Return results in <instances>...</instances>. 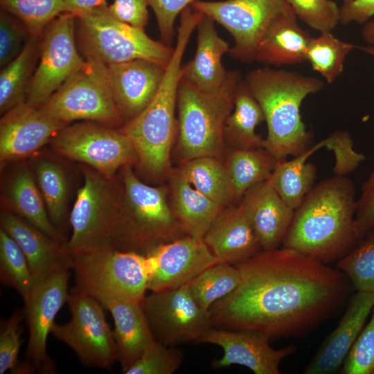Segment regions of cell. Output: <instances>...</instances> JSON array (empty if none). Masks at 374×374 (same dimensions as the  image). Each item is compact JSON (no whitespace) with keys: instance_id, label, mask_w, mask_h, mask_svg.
I'll use <instances>...</instances> for the list:
<instances>
[{"instance_id":"24","label":"cell","mask_w":374,"mask_h":374,"mask_svg":"<svg viewBox=\"0 0 374 374\" xmlns=\"http://www.w3.org/2000/svg\"><path fill=\"white\" fill-rule=\"evenodd\" d=\"M197 46L193 57L181 68V79L200 91H219L228 76L222 57L231 47L217 33L214 21L204 15L198 24Z\"/></svg>"},{"instance_id":"5","label":"cell","mask_w":374,"mask_h":374,"mask_svg":"<svg viewBox=\"0 0 374 374\" xmlns=\"http://www.w3.org/2000/svg\"><path fill=\"white\" fill-rule=\"evenodd\" d=\"M122 170L124 193L113 248L145 255L159 244L187 235L168 204L166 188L143 183L131 164Z\"/></svg>"},{"instance_id":"9","label":"cell","mask_w":374,"mask_h":374,"mask_svg":"<svg viewBox=\"0 0 374 374\" xmlns=\"http://www.w3.org/2000/svg\"><path fill=\"white\" fill-rule=\"evenodd\" d=\"M38 108L66 124L84 120L112 127L123 119L113 96L107 65L92 59H85L83 65Z\"/></svg>"},{"instance_id":"19","label":"cell","mask_w":374,"mask_h":374,"mask_svg":"<svg viewBox=\"0 0 374 374\" xmlns=\"http://www.w3.org/2000/svg\"><path fill=\"white\" fill-rule=\"evenodd\" d=\"M66 125L26 101L13 107L0 121L1 165L31 155Z\"/></svg>"},{"instance_id":"42","label":"cell","mask_w":374,"mask_h":374,"mask_svg":"<svg viewBox=\"0 0 374 374\" xmlns=\"http://www.w3.org/2000/svg\"><path fill=\"white\" fill-rule=\"evenodd\" d=\"M296 17L311 28L332 31L340 23V8L332 0H286Z\"/></svg>"},{"instance_id":"44","label":"cell","mask_w":374,"mask_h":374,"mask_svg":"<svg viewBox=\"0 0 374 374\" xmlns=\"http://www.w3.org/2000/svg\"><path fill=\"white\" fill-rule=\"evenodd\" d=\"M25 317L23 310H15L1 321L0 330V374L8 371L18 373L21 362L18 355L21 345L20 323Z\"/></svg>"},{"instance_id":"8","label":"cell","mask_w":374,"mask_h":374,"mask_svg":"<svg viewBox=\"0 0 374 374\" xmlns=\"http://www.w3.org/2000/svg\"><path fill=\"white\" fill-rule=\"evenodd\" d=\"M73 291L100 302L121 299L141 303L148 290L150 268L145 255L106 248L71 255Z\"/></svg>"},{"instance_id":"48","label":"cell","mask_w":374,"mask_h":374,"mask_svg":"<svg viewBox=\"0 0 374 374\" xmlns=\"http://www.w3.org/2000/svg\"><path fill=\"white\" fill-rule=\"evenodd\" d=\"M147 0H114L107 6L115 19L134 27L144 28L149 19Z\"/></svg>"},{"instance_id":"2","label":"cell","mask_w":374,"mask_h":374,"mask_svg":"<svg viewBox=\"0 0 374 374\" xmlns=\"http://www.w3.org/2000/svg\"><path fill=\"white\" fill-rule=\"evenodd\" d=\"M355 187L337 175L316 186L294 210L281 247L325 264L338 261L360 240L355 231Z\"/></svg>"},{"instance_id":"15","label":"cell","mask_w":374,"mask_h":374,"mask_svg":"<svg viewBox=\"0 0 374 374\" xmlns=\"http://www.w3.org/2000/svg\"><path fill=\"white\" fill-rule=\"evenodd\" d=\"M75 17L63 12L46 28L26 102L40 107L84 63L75 42Z\"/></svg>"},{"instance_id":"31","label":"cell","mask_w":374,"mask_h":374,"mask_svg":"<svg viewBox=\"0 0 374 374\" xmlns=\"http://www.w3.org/2000/svg\"><path fill=\"white\" fill-rule=\"evenodd\" d=\"M278 161L265 148H234L226 165L234 199L240 202L249 188L267 180Z\"/></svg>"},{"instance_id":"36","label":"cell","mask_w":374,"mask_h":374,"mask_svg":"<svg viewBox=\"0 0 374 374\" xmlns=\"http://www.w3.org/2000/svg\"><path fill=\"white\" fill-rule=\"evenodd\" d=\"M355 48L354 44L335 37L332 31L320 33L310 39L306 61L313 71L331 84L344 72L346 58Z\"/></svg>"},{"instance_id":"40","label":"cell","mask_w":374,"mask_h":374,"mask_svg":"<svg viewBox=\"0 0 374 374\" xmlns=\"http://www.w3.org/2000/svg\"><path fill=\"white\" fill-rule=\"evenodd\" d=\"M356 291L374 292V231L362 238L337 262Z\"/></svg>"},{"instance_id":"47","label":"cell","mask_w":374,"mask_h":374,"mask_svg":"<svg viewBox=\"0 0 374 374\" xmlns=\"http://www.w3.org/2000/svg\"><path fill=\"white\" fill-rule=\"evenodd\" d=\"M355 228L359 240L374 231V169L362 188L357 199Z\"/></svg>"},{"instance_id":"13","label":"cell","mask_w":374,"mask_h":374,"mask_svg":"<svg viewBox=\"0 0 374 374\" xmlns=\"http://www.w3.org/2000/svg\"><path fill=\"white\" fill-rule=\"evenodd\" d=\"M190 6L230 33L234 44L229 54L245 64L255 62L258 44L271 21L291 8L286 0H197Z\"/></svg>"},{"instance_id":"29","label":"cell","mask_w":374,"mask_h":374,"mask_svg":"<svg viewBox=\"0 0 374 374\" xmlns=\"http://www.w3.org/2000/svg\"><path fill=\"white\" fill-rule=\"evenodd\" d=\"M265 121L263 112L244 82L240 83L234 106L224 129V138L234 148H264L265 139L256 132V127Z\"/></svg>"},{"instance_id":"41","label":"cell","mask_w":374,"mask_h":374,"mask_svg":"<svg viewBox=\"0 0 374 374\" xmlns=\"http://www.w3.org/2000/svg\"><path fill=\"white\" fill-rule=\"evenodd\" d=\"M183 359L181 350L154 341L125 373L172 374L179 369Z\"/></svg>"},{"instance_id":"49","label":"cell","mask_w":374,"mask_h":374,"mask_svg":"<svg viewBox=\"0 0 374 374\" xmlns=\"http://www.w3.org/2000/svg\"><path fill=\"white\" fill-rule=\"evenodd\" d=\"M374 17V0H353L340 7V23L363 24Z\"/></svg>"},{"instance_id":"27","label":"cell","mask_w":374,"mask_h":374,"mask_svg":"<svg viewBox=\"0 0 374 374\" xmlns=\"http://www.w3.org/2000/svg\"><path fill=\"white\" fill-rule=\"evenodd\" d=\"M100 303L114 319L118 361L125 373L155 339L141 303L121 299H107Z\"/></svg>"},{"instance_id":"37","label":"cell","mask_w":374,"mask_h":374,"mask_svg":"<svg viewBox=\"0 0 374 374\" xmlns=\"http://www.w3.org/2000/svg\"><path fill=\"white\" fill-rule=\"evenodd\" d=\"M0 280L15 289L25 302L30 296L35 281L22 250L3 229H0Z\"/></svg>"},{"instance_id":"34","label":"cell","mask_w":374,"mask_h":374,"mask_svg":"<svg viewBox=\"0 0 374 374\" xmlns=\"http://www.w3.org/2000/svg\"><path fill=\"white\" fill-rule=\"evenodd\" d=\"M198 191L225 208L234 199L226 166L215 157H199L185 161L179 168Z\"/></svg>"},{"instance_id":"16","label":"cell","mask_w":374,"mask_h":374,"mask_svg":"<svg viewBox=\"0 0 374 374\" xmlns=\"http://www.w3.org/2000/svg\"><path fill=\"white\" fill-rule=\"evenodd\" d=\"M69 265L62 266L43 280L35 282L24 302V315L28 328V340L24 362L29 373H55L53 360L47 353L46 344L55 318L67 302Z\"/></svg>"},{"instance_id":"17","label":"cell","mask_w":374,"mask_h":374,"mask_svg":"<svg viewBox=\"0 0 374 374\" xmlns=\"http://www.w3.org/2000/svg\"><path fill=\"white\" fill-rule=\"evenodd\" d=\"M148 290L157 292L188 283L206 268L220 262L203 239L186 235L150 250Z\"/></svg>"},{"instance_id":"23","label":"cell","mask_w":374,"mask_h":374,"mask_svg":"<svg viewBox=\"0 0 374 374\" xmlns=\"http://www.w3.org/2000/svg\"><path fill=\"white\" fill-rule=\"evenodd\" d=\"M220 262L237 265L262 250L239 204L223 208L203 238Z\"/></svg>"},{"instance_id":"32","label":"cell","mask_w":374,"mask_h":374,"mask_svg":"<svg viewBox=\"0 0 374 374\" xmlns=\"http://www.w3.org/2000/svg\"><path fill=\"white\" fill-rule=\"evenodd\" d=\"M308 150L292 160L278 161L267 179L281 199L295 210L314 186L317 167L307 162Z\"/></svg>"},{"instance_id":"26","label":"cell","mask_w":374,"mask_h":374,"mask_svg":"<svg viewBox=\"0 0 374 374\" xmlns=\"http://www.w3.org/2000/svg\"><path fill=\"white\" fill-rule=\"evenodd\" d=\"M296 19L290 8L271 21L258 44L255 62L266 66L294 65L306 62L312 36L298 24Z\"/></svg>"},{"instance_id":"18","label":"cell","mask_w":374,"mask_h":374,"mask_svg":"<svg viewBox=\"0 0 374 374\" xmlns=\"http://www.w3.org/2000/svg\"><path fill=\"white\" fill-rule=\"evenodd\" d=\"M269 339L265 334L255 330L213 327L198 343L214 344L222 348V356L212 362L214 368L240 365L255 374H278L282 361L296 348L290 345L276 349L269 345Z\"/></svg>"},{"instance_id":"10","label":"cell","mask_w":374,"mask_h":374,"mask_svg":"<svg viewBox=\"0 0 374 374\" xmlns=\"http://www.w3.org/2000/svg\"><path fill=\"white\" fill-rule=\"evenodd\" d=\"M84 182L78 190L69 222L72 233L63 244L69 255L113 248L121 199L107 179L91 168L84 167Z\"/></svg>"},{"instance_id":"22","label":"cell","mask_w":374,"mask_h":374,"mask_svg":"<svg viewBox=\"0 0 374 374\" xmlns=\"http://www.w3.org/2000/svg\"><path fill=\"white\" fill-rule=\"evenodd\" d=\"M240 204L262 250L282 246L294 210L278 195L267 180L249 188Z\"/></svg>"},{"instance_id":"25","label":"cell","mask_w":374,"mask_h":374,"mask_svg":"<svg viewBox=\"0 0 374 374\" xmlns=\"http://www.w3.org/2000/svg\"><path fill=\"white\" fill-rule=\"evenodd\" d=\"M1 228L11 236L24 253L35 282L43 280L57 268L69 265L71 258L60 240L47 235L19 215H1Z\"/></svg>"},{"instance_id":"1","label":"cell","mask_w":374,"mask_h":374,"mask_svg":"<svg viewBox=\"0 0 374 374\" xmlns=\"http://www.w3.org/2000/svg\"><path fill=\"white\" fill-rule=\"evenodd\" d=\"M235 265L240 284L210 308L213 327L255 330L270 339L310 332L344 305L352 286L337 267L284 247Z\"/></svg>"},{"instance_id":"21","label":"cell","mask_w":374,"mask_h":374,"mask_svg":"<svg viewBox=\"0 0 374 374\" xmlns=\"http://www.w3.org/2000/svg\"><path fill=\"white\" fill-rule=\"evenodd\" d=\"M107 69L116 105L123 118L129 121L151 102L161 84L166 67L139 59L109 64Z\"/></svg>"},{"instance_id":"53","label":"cell","mask_w":374,"mask_h":374,"mask_svg":"<svg viewBox=\"0 0 374 374\" xmlns=\"http://www.w3.org/2000/svg\"><path fill=\"white\" fill-rule=\"evenodd\" d=\"M342 1H343V3H346L350 2L353 0H342Z\"/></svg>"},{"instance_id":"45","label":"cell","mask_w":374,"mask_h":374,"mask_svg":"<svg viewBox=\"0 0 374 374\" xmlns=\"http://www.w3.org/2000/svg\"><path fill=\"white\" fill-rule=\"evenodd\" d=\"M30 35L17 17L2 10L0 14V65H6L21 51Z\"/></svg>"},{"instance_id":"50","label":"cell","mask_w":374,"mask_h":374,"mask_svg":"<svg viewBox=\"0 0 374 374\" xmlns=\"http://www.w3.org/2000/svg\"><path fill=\"white\" fill-rule=\"evenodd\" d=\"M107 0H63L64 12L77 15L104 3Z\"/></svg>"},{"instance_id":"52","label":"cell","mask_w":374,"mask_h":374,"mask_svg":"<svg viewBox=\"0 0 374 374\" xmlns=\"http://www.w3.org/2000/svg\"><path fill=\"white\" fill-rule=\"evenodd\" d=\"M359 48L361 49L364 53L372 55L374 57V47L371 46H359Z\"/></svg>"},{"instance_id":"38","label":"cell","mask_w":374,"mask_h":374,"mask_svg":"<svg viewBox=\"0 0 374 374\" xmlns=\"http://www.w3.org/2000/svg\"><path fill=\"white\" fill-rule=\"evenodd\" d=\"M36 176L45 205L53 224L64 221L66 211L67 181L62 168L48 161H40L36 166Z\"/></svg>"},{"instance_id":"35","label":"cell","mask_w":374,"mask_h":374,"mask_svg":"<svg viewBox=\"0 0 374 374\" xmlns=\"http://www.w3.org/2000/svg\"><path fill=\"white\" fill-rule=\"evenodd\" d=\"M240 280L237 265L217 262L198 274L188 283V287L197 303L209 310L215 303L233 292Z\"/></svg>"},{"instance_id":"7","label":"cell","mask_w":374,"mask_h":374,"mask_svg":"<svg viewBox=\"0 0 374 374\" xmlns=\"http://www.w3.org/2000/svg\"><path fill=\"white\" fill-rule=\"evenodd\" d=\"M75 17L78 46L85 59L106 65L141 59L164 67L171 59L174 48L152 39L144 28L115 19L107 3Z\"/></svg>"},{"instance_id":"11","label":"cell","mask_w":374,"mask_h":374,"mask_svg":"<svg viewBox=\"0 0 374 374\" xmlns=\"http://www.w3.org/2000/svg\"><path fill=\"white\" fill-rule=\"evenodd\" d=\"M67 303L70 321L54 323L51 333L70 347L86 366L110 368L118 361L113 330L103 305L94 297L71 290Z\"/></svg>"},{"instance_id":"51","label":"cell","mask_w":374,"mask_h":374,"mask_svg":"<svg viewBox=\"0 0 374 374\" xmlns=\"http://www.w3.org/2000/svg\"><path fill=\"white\" fill-rule=\"evenodd\" d=\"M361 35L364 42L374 47V17L362 24Z\"/></svg>"},{"instance_id":"6","label":"cell","mask_w":374,"mask_h":374,"mask_svg":"<svg viewBox=\"0 0 374 374\" xmlns=\"http://www.w3.org/2000/svg\"><path fill=\"white\" fill-rule=\"evenodd\" d=\"M243 78L240 71L229 70L222 89L213 93L200 91L181 79L177 99V134L184 161L199 157L218 158L224 143L225 123Z\"/></svg>"},{"instance_id":"28","label":"cell","mask_w":374,"mask_h":374,"mask_svg":"<svg viewBox=\"0 0 374 374\" xmlns=\"http://www.w3.org/2000/svg\"><path fill=\"white\" fill-rule=\"evenodd\" d=\"M172 209L186 233L203 239L223 207L195 189L179 169L170 175Z\"/></svg>"},{"instance_id":"30","label":"cell","mask_w":374,"mask_h":374,"mask_svg":"<svg viewBox=\"0 0 374 374\" xmlns=\"http://www.w3.org/2000/svg\"><path fill=\"white\" fill-rule=\"evenodd\" d=\"M39 41L30 37L19 54L0 73V112L26 101L28 89L39 56Z\"/></svg>"},{"instance_id":"20","label":"cell","mask_w":374,"mask_h":374,"mask_svg":"<svg viewBox=\"0 0 374 374\" xmlns=\"http://www.w3.org/2000/svg\"><path fill=\"white\" fill-rule=\"evenodd\" d=\"M373 306L374 292L357 291L338 325L323 341L303 373L332 374L341 370Z\"/></svg>"},{"instance_id":"33","label":"cell","mask_w":374,"mask_h":374,"mask_svg":"<svg viewBox=\"0 0 374 374\" xmlns=\"http://www.w3.org/2000/svg\"><path fill=\"white\" fill-rule=\"evenodd\" d=\"M42 195L28 169L18 170L12 178L8 199L12 209L49 237L60 240L59 233L51 221Z\"/></svg>"},{"instance_id":"14","label":"cell","mask_w":374,"mask_h":374,"mask_svg":"<svg viewBox=\"0 0 374 374\" xmlns=\"http://www.w3.org/2000/svg\"><path fill=\"white\" fill-rule=\"evenodd\" d=\"M141 306L155 341L169 346L199 340L211 328L209 310L193 298L188 283L152 292Z\"/></svg>"},{"instance_id":"3","label":"cell","mask_w":374,"mask_h":374,"mask_svg":"<svg viewBox=\"0 0 374 374\" xmlns=\"http://www.w3.org/2000/svg\"><path fill=\"white\" fill-rule=\"evenodd\" d=\"M179 17L175 47L155 96L119 130L133 145L143 170L152 177L161 176L169 168L170 150L177 134L175 110L182 60L204 15L189 6Z\"/></svg>"},{"instance_id":"4","label":"cell","mask_w":374,"mask_h":374,"mask_svg":"<svg viewBox=\"0 0 374 374\" xmlns=\"http://www.w3.org/2000/svg\"><path fill=\"white\" fill-rule=\"evenodd\" d=\"M244 82L264 114L267 127L265 149L282 161L312 146V135L302 120L301 106L309 95L323 89L321 79L265 66L248 72Z\"/></svg>"},{"instance_id":"46","label":"cell","mask_w":374,"mask_h":374,"mask_svg":"<svg viewBox=\"0 0 374 374\" xmlns=\"http://www.w3.org/2000/svg\"><path fill=\"white\" fill-rule=\"evenodd\" d=\"M197 0H147L156 17L162 42L169 46L175 36V25L181 13Z\"/></svg>"},{"instance_id":"39","label":"cell","mask_w":374,"mask_h":374,"mask_svg":"<svg viewBox=\"0 0 374 374\" xmlns=\"http://www.w3.org/2000/svg\"><path fill=\"white\" fill-rule=\"evenodd\" d=\"M2 10L21 20L33 38L40 40L47 26L64 12L63 0H0Z\"/></svg>"},{"instance_id":"12","label":"cell","mask_w":374,"mask_h":374,"mask_svg":"<svg viewBox=\"0 0 374 374\" xmlns=\"http://www.w3.org/2000/svg\"><path fill=\"white\" fill-rule=\"evenodd\" d=\"M51 142L58 154L87 164L109 180L120 168L138 160L133 145L119 130L96 122L66 125Z\"/></svg>"},{"instance_id":"43","label":"cell","mask_w":374,"mask_h":374,"mask_svg":"<svg viewBox=\"0 0 374 374\" xmlns=\"http://www.w3.org/2000/svg\"><path fill=\"white\" fill-rule=\"evenodd\" d=\"M340 371L343 374H374V306L369 322L362 330Z\"/></svg>"}]
</instances>
